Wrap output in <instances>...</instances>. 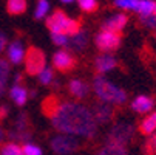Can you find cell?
<instances>
[{
    "instance_id": "cell-1",
    "label": "cell",
    "mask_w": 156,
    "mask_h": 155,
    "mask_svg": "<svg viewBox=\"0 0 156 155\" xmlns=\"http://www.w3.org/2000/svg\"><path fill=\"white\" fill-rule=\"evenodd\" d=\"M42 112L50 118L53 127L65 135L93 138L98 134V123L91 113V109L83 104L48 96L42 102Z\"/></svg>"
},
{
    "instance_id": "cell-2",
    "label": "cell",
    "mask_w": 156,
    "mask_h": 155,
    "mask_svg": "<svg viewBox=\"0 0 156 155\" xmlns=\"http://www.w3.org/2000/svg\"><path fill=\"white\" fill-rule=\"evenodd\" d=\"M93 90L94 95L105 104L110 105H122L127 101V93L121 87L110 82L107 78L98 75L93 79Z\"/></svg>"
},
{
    "instance_id": "cell-3",
    "label": "cell",
    "mask_w": 156,
    "mask_h": 155,
    "mask_svg": "<svg viewBox=\"0 0 156 155\" xmlns=\"http://www.w3.org/2000/svg\"><path fill=\"white\" fill-rule=\"evenodd\" d=\"M47 27L53 34H65L74 36L80 31V24L74 19H70L63 11L57 9L47 19Z\"/></svg>"
},
{
    "instance_id": "cell-4",
    "label": "cell",
    "mask_w": 156,
    "mask_h": 155,
    "mask_svg": "<svg viewBox=\"0 0 156 155\" xmlns=\"http://www.w3.org/2000/svg\"><path fill=\"white\" fill-rule=\"evenodd\" d=\"M135 135V126L130 123H118L111 127V130L107 135L108 144H116V146H125L133 140Z\"/></svg>"
},
{
    "instance_id": "cell-5",
    "label": "cell",
    "mask_w": 156,
    "mask_h": 155,
    "mask_svg": "<svg viewBox=\"0 0 156 155\" xmlns=\"http://www.w3.org/2000/svg\"><path fill=\"white\" fill-rule=\"evenodd\" d=\"M47 59L45 53L36 47H30L25 54V70L31 76H39L47 67Z\"/></svg>"
},
{
    "instance_id": "cell-6",
    "label": "cell",
    "mask_w": 156,
    "mask_h": 155,
    "mask_svg": "<svg viewBox=\"0 0 156 155\" xmlns=\"http://www.w3.org/2000/svg\"><path fill=\"white\" fill-rule=\"evenodd\" d=\"M80 143L73 135H56L51 138V149L56 155H73L79 150Z\"/></svg>"
},
{
    "instance_id": "cell-7",
    "label": "cell",
    "mask_w": 156,
    "mask_h": 155,
    "mask_svg": "<svg viewBox=\"0 0 156 155\" xmlns=\"http://www.w3.org/2000/svg\"><path fill=\"white\" fill-rule=\"evenodd\" d=\"M8 137L12 140V143H23V144H27V141L31 138L30 121H28V116L25 113H20L17 116V120L14 121V126H12L11 132L8 134Z\"/></svg>"
},
{
    "instance_id": "cell-8",
    "label": "cell",
    "mask_w": 156,
    "mask_h": 155,
    "mask_svg": "<svg viewBox=\"0 0 156 155\" xmlns=\"http://www.w3.org/2000/svg\"><path fill=\"white\" fill-rule=\"evenodd\" d=\"M119 45H121V36L118 33L102 30L96 36V47L101 51H113L119 48Z\"/></svg>"
},
{
    "instance_id": "cell-9",
    "label": "cell",
    "mask_w": 156,
    "mask_h": 155,
    "mask_svg": "<svg viewBox=\"0 0 156 155\" xmlns=\"http://www.w3.org/2000/svg\"><path fill=\"white\" fill-rule=\"evenodd\" d=\"M53 65L54 68H57L59 72H71L76 67V59L73 57V54L66 50H59L54 53L53 56Z\"/></svg>"
},
{
    "instance_id": "cell-10",
    "label": "cell",
    "mask_w": 156,
    "mask_h": 155,
    "mask_svg": "<svg viewBox=\"0 0 156 155\" xmlns=\"http://www.w3.org/2000/svg\"><path fill=\"white\" fill-rule=\"evenodd\" d=\"M91 113H93V116H94L98 124H105V123L111 121L113 120V115H115L113 107H111L110 104H105V102L94 104L93 109H91Z\"/></svg>"
},
{
    "instance_id": "cell-11",
    "label": "cell",
    "mask_w": 156,
    "mask_h": 155,
    "mask_svg": "<svg viewBox=\"0 0 156 155\" xmlns=\"http://www.w3.org/2000/svg\"><path fill=\"white\" fill-rule=\"evenodd\" d=\"M68 92L71 96L77 99H83L88 95V92H90V85L82 79H71L68 84Z\"/></svg>"
},
{
    "instance_id": "cell-12",
    "label": "cell",
    "mask_w": 156,
    "mask_h": 155,
    "mask_svg": "<svg viewBox=\"0 0 156 155\" xmlns=\"http://www.w3.org/2000/svg\"><path fill=\"white\" fill-rule=\"evenodd\" d=\"M94 65H96V70L99 73H107V72H111V70L116 68L118 61H116L115 56H111V54H101V56L96 57Z\"/></svg>"
},
{
    "instance_id": "cell-13",
    "label": "cell",
    "mask_w": 156,
    "mask_h": 155,
    "mask_svg": "<svg viewBox=\"0 0 156 155\" xmlns=\"http://www.w3.org/2000/svg\"><path fill=\"white\" fill-rule=\"evenodd\" d=\"M25 48H23V43L20 40H14L9 43L8 47V57L11 64H20L22 61H25Z\"/></svg>"
},
{
    "instance_id": "cell-14",
    "label": "cell",
    "mask_w": 156,
    "mask_h": 155,
    "mask_svg": "<svg viewBox=\"0 0 156 155\" xmlns=\"http://www.w3.org/2000/svg\"><path fill=\"white\" fill-rule=\"evenodd\" d=\"M128 22V17L125 14H115L113 17H110L108 20H105L104 24V30L107 31H113V33H119Z\"/></svg>"
},
{
    "instance_id": "cell-15",
    "label": "cell",
    "mask_w": 156,
    "mask_h": 155,
    "mask_svg": "<svg viewBox=\"0 0 156 155\" xmlns=\"http://www.w3.org/2000/svg\"><path fill=\"white\" fill-rule=\"evenodd\" d=\"M153 105H154V101L151 98H148V96H144V95L135 98V99H133V102H131V109L135 110V112H138V113H147V112H150V110L153 109Z\"/></svg>"
},
{
    "instance_id": "cell-16",
    "label": "cell",
    "mask_w": 156,
    "mask_h": 155,
    "mask_svg": "<svg viewBox=\"0 0 156 155\" xmlns=\"http://www.w3.org/2000/svg\"><path fill=\"white\" fill-rule=\"evenodd\" d=\"M87 45H88V37H87V34L82 30L79 33H76L74 36H70L68 48H71L73 51H82Z\"/></svg>"
},
{
    "instance_id": "cell-17",
    "label": "cell",
    "mask_w": 156,
    "mask_h": 155,
    "mask_svg": "<svg viewBox=\"0 0 156 155\" xmlns=\"http://www.w3.org/2000/svg\"><path fill=\"white\" fill-rule=\"evenodd\" d=\"M9 95H11V99L17 104V105H23L28 99V90L25 87H22L19 84H16L14 87H11L9 90Z\"/></svg>"
},
{
    "instance_id": "cell-18",
    "label": "cell",
    "mask_w": 156,
    "mask_h": 155,
    "mask_svg": "<svg viewBox=\"0 0 156 155\" xmlns=\"http://www.w3.org/2000/svg\"><path fill=\"white\" fill-rule=\"evenodd\" d=\"M139 130L144 135H153L154 134V130H156V112L150 113L147 118L142 120V123L139 124Z\"/></svg>"
},
{
    "instance_id": "cell-19",
    "label": "cell",
    "mask_w": 156,
    "mask_h": 155,
    "mask_svg": "<svg viewBox=\"0 0 156 155\" xmlns=\"http://www.w3.org/2000/svg\"><path fill=\"white\" fill-rule=\"evenodd\" d=\"M27 6H28L27 0H8V3H6V9L12 16L23 14L27 11Z\"/></svg>"
},
{
    "instance_id": "cell-20",
    "label": "cell",
    "mask_w": 156,
    "mask_h": 155,
    "mask_svg": "<svg viewBox=\"0 0 156 155\" xmlns=\"http://www.w3.org/2000/svg\"><path fill=\"white\" fill-rule=\"evenodd\" d=\"M9 62L5 61V59H0V96L5 92V87H6V82H8V78H9Z\"/></svg>"
},
{
    "instance_id": "cell-21",
    "label": "cell",
    "mask_w": 156,
    "mask_h": 155,
    "mask_svg": "<svg viewBox=\"0 0 156 155\" xmlns=\"http://www.w3.org/2000/svg\"><path fill=\"white\" fill-rule=\"evenodd\" d=\"M98 155H128V153H127L125 147H122V146L108 144V143H107V144L98 152Z\"/></svg>"
},
{
    "instance_id": "cell-22",
    "label": "cell",
    "mask_w": 156,
    "mask_h": 155,
    "mask_svg": "<svg viewBox=\"0 0 156 155\" xmlns=\"http://www.w3.org/2000/svg\"><path fill=\"white\" fill-rule=\"evenodd\" d=\"M154 5H156V2H153V0H139L136 11L141 14V17L151 16V14H154Z\"/></svg>"
},
{
    "instance_id": "cell-23",
    "label": "cell",
    "mask_w": 156,
    "mask_h": 155,
    "mask_svg": "<svg viewBox=\"0 0 156 155\" xmlns=\"http://www.w3.org/2000/svg\"><path fill=\"white\" fill-rule=\"evenodd\" d=\"M0 155H23V150L17 143H6L2 150H0Z\"/></svg>"
},
{
    "instance_id": "cell-24",
    "label": "cell",
    "mask_w": 156,
    "mask_h": 155,
    "mask_svg": "<svg viewBox=\"0 0 156 155\" xmlns=\"http://www.w3.org/2000/svg\"><path fill=\"white\" fill-rule=\"evenodd\" d=\"M50 11V3L48 0H39L37 2V6H36V11H34V17L39 20V19H43Z\"/></svg>"
},
{
    "instance_id": "cell-25",
    "label": "cell",
    "mask_w": 156,
    "mask_h": 155,
    "mask_svg": "<svg viewBox=\"0 0 156 155\" xmlns=\"http://www.w3.org/2000/svg\"><path fill=\"white\" fill-rule=\"evenodd\" d=\"M139 0H115V5L122 9H138Z\"/></svg>"
},
{
    "instance_id": "cell-26",
    "label": "cell",
    "mask_w": 156,
    "mask_h": 155,
    "mask_svg": "<svg viewBox=\"0 0 156 155\" xmlns=\"http://www.w3.org/2000/svg\"><path fill=\"white\" fill-rule=\"evenodd\" d=\"M79 8L85 13H91L98 8V0H77Z\"/></svg>"
},
{
    "instance_id": "cell-27",
    "label": "cell",
    "mask_w": 156,
    "mask_h": 155,
    "mask_svg": "<svg viewBox=\"0 0 156 155\" xmlns=\"http://www.w3.org/2000/svg\"><path fill=\"white\" fill-rule=\"evenodd\" d=\"M53 79H54V73H53L51 68H45V70L39 75V81H40L43 85H50V84L53 82Z\"/></svg>"
},
{
    "instance_id": "cell-28",
    "label": "cell",
    "mask_w": 156,
    "mask_h": 155,
    "mask_svg": "<svg viewBox=\"0 0 156 155\" xmlns=\"http://www.w3.org/2000/svg\"><path fill=\"white\" fill-rule=\"evenodd\" d=\"M22 150H23V155H42V149L36 144H31V143L23 144Z\"/></svg>"
},
{
    "instance_id": "cell-29",
    "label": "cell",
    "mask_w": 156,
    "mask_h": 155,
    "mask_svg": "<svg viewBox=\"0 0 156 155\" xmlns=\"http://www.w3.org/2000/svg\"><path fill=\"white\" fill-rule=\"evenodd\" d=\"M51 39L59 47H68V40H70L68 36H65V34H51Z\"/></svg>"
},
{
    "instance_id": "cell-30",
    "label": "cell",
    "mask_w": 156,
    "mask_h": 155,
    "mask_svg": "<svg viewBox=\"0 0 156 155\" xmlns=\"http://www.w3.org/2000/svg\"><path fill=\"white\" fill-rule=\"evenodd\" d=\"M141 22L150 30H156V16L151 14V16H144L141 17Z\"/></svg>"
},
{
    "instance_id": "cell-31",
    "label": "cell",
    "mask_w": 156,
    "mask_h": 155,
    "mask_svg": "<svg viewBox=\"0 0 156 155\" xmlns=\"http://www.w3.org/2000/svg\"><path fill=\"white\" fill-rule=\"evenodd\" d=\"M148 149L153 152V153H156V134H153L151 137H150V140H148Z\"/></svg>"
},
{
    "instance_id": "cell-32",
    "label": "cell",
    "mask_w": 156,
    "mask_h": 155,
    "mask_svg": "<svg viewBox=\"0 0 156 155\" xmlns=\"http://www.w3.org/2000/svg\"><path fill=\"white\" fill-rule=\"evenodd\" d=\"M9 113V107L8 105H0V120H5Z\"/></svg>"
},
{
    "instance_id": "cell-33",
    "label": "cell",
    "mask_w": 156,
    "mask_h": 155,
    "mask_svg": "<svg viewBox=\"0 0 156 155\" xmlns=\"http://www.w3.org/2000/svg\"><path fill=\"white\" fill-rule=\"evenodd\" d=\"M6 47V36L3 33H0V53H2Z\"/></svg>"
},
{
    "instance_id": "cell-34",
    "label": "cell",
    "mask_w": 156,
    "mask_h": 155,
    "mask_svg": "<svg viewBox=\"0 0 156 155\" xmlns=\"http://www.w3.org/2000/svg\"><path fill=\"white\" fill-rule=\"evenodd\" d=\"M5 140V132H3V129L2 127H0V143H2Z\"/></svg>"
},
{
    "instance_id": "cell-35",
    "label": "cell",
    "mask_w": 156,
    "mask_h": 155,
    "mask_svg": "<svg viewBox=\"0 0 156 155\" xmlns=\"http://www.w3.org/2000/svg\"><path fill=\"white\" fill-rule=\"evenodd\" d=\"M22 81V75H16V82H20Z\"/></svg>"
},
{
    "instance_id": "cell-36",
    "label": "cell",
    "mask_w": 156,
    "mask_h": 155,
    "mask_svg": "<svg viewBox=\"0 0 156 155\" xmlns=\"http://www.w3.org/2000/svg\"><path fill=\"white\" fill-rule=\"evenodd\" d=\"M60 2H63V3H71V2H74V0H60Z\"/></svg>"
},
{
    "instance_id": "cell-37",
    "label": "cell",
    "mask_w": 156,
    "mask_h": 155,
    "mask_svg": "<svg viewBox=\"0 0 156 155\" xmlns=\"http://www.w3.org/2000/svg\"><path fill=\"white\" fill-rule=\"evenodd\" d=\"M154 16H156V5H154Z\"/></svg>"
}]
</instances>
